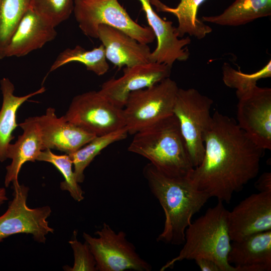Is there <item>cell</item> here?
Returning a JSON list of instances; mask_svg holds the SVG:
<instances>
[{
    "instance_id": "obj_1",
    "label": "cell",
    "mask_w": 271,
    "mask_h": 271,
    "mask_svg": "<svg viewBox=\"0 0 271 271\" xmlns=\"http://www.w3.org/2000/svg\"><path fill=\"white\" fill-rule=\"evenodd\" d=\"M201 163L189 177L199 190L229 203L236 192L255 178L263 149L256 145L233 118L216 110L204 137Z\"/></svg>"
},
{
    "instance_id": "obj_2",
    "label": "cell",
    "mask_w": 271,
    "mask_h": 271,
    "mask_svg": "<svg viewBox=\"0 0 271 271\" xmlns=\"http://www.w3.org/2000/svg\"><path fill=\"white\" fill-rule=\"evenodd\" d=\"M143 173L165 216L163 230L157 240L176 245L183 244L185 230L193 216L204 206L209 196L196 188L189 176H168L150 163L144 167Z\"/></svg>"
},
{
    "instance_id": "obj_3",
    "label": "cell",
    "mask_w": 271,
    "mask_h": 271,
    "mask_svg": "<svg viewBox=\"0 0 271 271\" xmlns=\"http://www.w3.org/2000/svg\"><path fill=\"white\" fill-rule=\"evenodd\" d=\"M128 151L172 177L189 176L194 167L178 119L173 114L134 133Z\"/></svg>"
},
{
    "instance_id": "obj_4",
    "label": "cell",
    "mask_w": 271,
    "mask_h": 271,
    "mask_svg": "<svg viewBox=\"0 0 271 271\" xmlns=\"http://www.w3.org/2000/svg\"><path fill=\"white\" fill-rule=\"evenodd\" d=\"M229 211L218 201L204 214L191 222L185 232L184 246L178 255L160 269L172 268L178 261L208 258L215 261L220 271H236L228 261L231 247L228 230Z\"/></svg>"
},
{
    "instance_id": "obj_5",
    "label": "cell",
    "mask_w": 271,
    "mask_h": 271,
    "mask_svg": "<svg viewBox=\"0 0 271 271\" xmlns=\"http://www.w3.org/2000/svg\"><path fill=\"white\" fill-rule=\"evenodd\" d=\"M73 13L80 29L89 37L98 39L99 26L106 25L141 43H152L156 38L152 29L133 21L118 0H74Z\"/></svg>"
},
{
    "instance_id": "obj_6",
    "label": "cell",
    "mask_w": 271,
    "mask_h": 271,
    "mask_svg": "<svg viewBox=\"0 0 271 271\" xmlns=\"http://www.w3.org/2000/svg\"><path fill=\"white\" fill-rule=\"evenodd\" d=\"M179 88L177 83L168 77L152 86L131 92L122 108L128 133L133 135L173 114Z\"/></svg>"
},
{
    "instance_id": "obj_7",
    "label": "cell",
    "mask_w": 271,
    "mask_h": 271,
    "mask_svg": "<svg viewBox=\"0 0 271 271\" xmlns=\"http://www.w3.org/2000/svg\"><path fill=\"white\" fill-rule=\"evenodd\" d=\"M213 101L193 88H179L173 114L178 119L194 168L202 161L204 137L211 120Z\"/></svg>"
},
{
    "instance_id": "obj_8",
    "label": "cell",
    "mask_w": 271,
    "mask_h": 271,
    "mask_svg": "<svg viewBox=\"0 0 271 271\" xmlns=\"http://www.w3.org/2000/svg\"><path fill=\"white\" fill-rule=\"evenodd\" d=\"M93 237L84 232L83 237L87 243L96 261L99 271H150L151 265L143 259L134 245L126 238L122 231L116 232L104 223L100 230Z\"/></svg>"
},
{
    "instance_id": "obj_9",
    "label": "cell",
    "mask_w": 271,
    "mask_h": 271,
    "mask_svg": "<svg viewBox=\"0 0 271 271\" xmlns=\"http://www.w3.org/2000/svg\"><path fill=\"white\" fill-rule=\"evenodd\" d=\"M63 117L96 136L125 127L122 108L112 103L99 90L74 96Z\"/></svg>"
},
{
    "instance_id": "obj_10",
    "label": "cell",
    "mask_w": 271,
    "mask_h": 271,
    "mask_svg": "<svg viewBox=\"0 0 271 271\" xmlns=\"http://www.w3.org/2000/svg\"><path fill=\"white\" fill-rule=\"evenodd\" d=\"M13 186L14 198L0 216V242L11 235L26 233L32 234L35 241L45 243L46 235L54 231L47 221L52 212L50 207L29 208L27 204L29 188L19 182Z\"/></svg>"
},
{
    "instance_id": "obj_11",
    "label": "cell",
    "mask_w": 271,
    "mask_h": 271,
    "mask_svg": "<svg viewBox=\"0 0 271 271\" xmlns=\"http://www.w3.org/2000/svg\"><path fill=\"white\" fill-rule=\"evenodd\" d=\"M238 99V125L256 145L270 150L271 89L256 85Z\"/></svg>"
},
{
    "instance_id": "obj_12",
    "label": "cell",
    "mask_w": 271,
    "mask_h": 271,
    "mask_svg": "<svg viewBox=\"0 0 271 271\" xmlns=\"http://www.w3.org/2000/svg\"><path fill=\"white\" fill-rule=\"evenodd\" d=\"M172 67L154 62L125 67L121 76L103 82L99 91L112 103L122 108L131 92L150 87L170 77Z\"/></svg>"
},
{
    "instance_id": "obj_13",
    "label": "cell",
    "mask_w": 271,
    "mask_h": 271,
    "mask_svg": "<svg viewBox=\"0 0 271 271\" xmlns=\"http://www.w3.org/2000/svg\"><path fill=\"white\" fill-rule=\"evenodd\" d=\"M228 230L232 241L271 230V192L252 194L229 211Z\"/></svg>"
},
{
    "instance_id": "obj_14",
    "label": "cell",
    "mask_w": 271,
    "mask_h": 271,
    "mask_svg": "<svg viewBox=\"0 0 271 271\" xmlns=\"http://www.w3.org/2000/svg\"><path fill=\"white\" fill-rule=\"evenodd\" d=\"M138 1L157 40V47L150 56V62L172 67L176 61H186L190 55L186 48L191 43L189 37L179 38L173 22L161 18L153 9L150 0Z\"/></svg>"
},
{
    "instance_id": "obj_15",
    "label": "cell",
    "mask_w": 271,
    "mask_h": 271,
    "mask_svg": "<svg viewBox=\"0 0 271 271\" xmlns=\"http://www.w3.org/2000/svg\"><path fill=\"white\" fill-rule=\"evenodd\" d=\"M35 117L41 133L43 150L55 149L70 154L96 137L66 120L63 116L58 117L55 108L51 107L45 114Z\"/></svg>"
},
{
    "instance_id": "obj_16",
    "label": "cell",
    "mask_w": 271,
    "mask_h": 271,
    "mask_svg": "<svg viewBox=\"0 0 271 271\" xmlns=\"http://www.w3.org/2000/svg\"><path fill=\"white\" fill-rule=\"evenodd\" d=\"M97 33L106 59L118 68L150 62L152 52L148 44L140 43L123 31L106 25H99Z\"/></svg>"
},
{
    "instance_id": "obj_17",
    "label": "cell",
    "mask_w": 271,
    "mask_h": 271,
    "mask_svg": "<svg viewBox=\"0 0 271 271\" xmlns=\"http://www.w3.org/2000/svg\"><path fill=\"white\" fill-rule=\"evenodd\" d=\"M57 35L55 28L30 7L12 36L4 51L3 58L26 56L54 40Z\"/></svg>"
},
{
    "instance_id": "obj_18",
    "label": "cell",
    "mask_w": 271,
    "mask_h": 271,
    "mask_svg": "<svg viewBox=\"0 0 271 271\" xmlns=\"http://www.w3.org/2000/svg\"><path fill=\"white\" fill-rule=\"evenodd\" d=\"M228 261L236 271L271 270V230L253 234L238 241H233Z\"/></svg>"
},
{
    "instance_id": "obj_19",
    "label": "cell",
    "mask_w": 271,
    "mask_h": 271,
    "mask_svg": "<svg viewBox=\"0 0 271 271\" xmlns=\"http://www.w3.org/2000/svg\"><path fill=\"white\" fill-rule=\"evenodd\" d=\"M23 133L19 136L14 144L8 148V158L11 164L6 167L5 185L8 187L11 183L18 182V176L22 166L27 162H34L43 146L40 129L35 116L26 118L19 124Z\"/></svg>"
},
{
    "instance_id": "obj_20",
    "label": "cell",
    "mask_w": 271,
    "mask_h": 271,
    "mask_svg": "<svg viewBox=\"0 0 271 271\" xmlns=\"http://www.w3.org/2000/svg\"><path fill=\"white\" fill-rule=\"evenodd\" d=\"M3 103L0 110V162L8 158V148L15 138L13 132L19 126L16 120L17 112L20 107L30 98L46 91L45 87L23 96L14 94L15 86L8 78L0 81Z\"/></svg>"
},
{
    "instance_id": "obj_21",
    "label": "cell",
    "mask_w": 271,
    "mask_h": 271,
    "mask_svg": "<svg viewBox=\"0 0 271 271\" xmlns=\"http://www.w3.org/2000/svg\"><path fill=\"white\" fill-rule=\"evenodd\" d=\"M271 15V0H235L220 14L203 16V22L236 27Z\"/></svg>"
},
{
    "instance_id": "obj_22",
    "label": "cell",
    "mask_w": 271,
    "mask_h": 271,
    "mask_svg": "<svg viewBox=\"0 0 271 271\" xmlns=\"http://www.w3.org/2000/svg\"><path fill=\"white\" fill-rule=\"evenodd\" d=\"M206 0H181L176 8H171L159 0H150L151 4L156 7L158 12H163L174 15L178 20L176 28L179 38L185 34L202 39L212 31L208 25L197 17L199 7Z\"/></svg>"
},
{
    "instance_id": "obj_23",
    "label": "cell",
    "mask_w": 271,
    "mask_h": 271,
    "mask_svg": "<svg viewBox=\"0 0 271 271\" xmlns=\"http://www.w3.org/2000/svg\"><path fill=\"white\" fill-rule=\"evenodd\" d=\"M71 62L83 64L88 71L97 76L103 75L109 68L105 57V49L102 44L91 50H87L81 46L77 45L73 48H67L61 52L51 65L49 72Z\"/></svg>"
},
{
    "instance_id": "obj_24",
    "label": "cell",
    "mask_w": 271,
    "mask_h": 271,
    "mask_svg": "<svg viewBox=\"0 0 271 271\" xmlns=\"http://www.w3.org/2000/svg\"><path fill=\"white\" fill-rule=\"evenodd\" d=\"M124 127L108 134L96 136L85 145L68 154L74 166V172L78 183L84 180V172L94 158L110 144L125 139L128 134Z\"/></svg>"
},
{
    "instance_id": "obj_25",
    "label": "cell",
    "mask_w": 271,
    "mask_h": 271,
    "mask_svg": "<svg viewBox=\"0 0 271 271\" xmlns=\"http://www.w3.org/2000/svg\"><path fill=\"white\" fill-rule=\"evenodd\" d=\"M31 0H0V59Z\"/></svg>"
},
{
    "instance_id": "obj_26",
    "label": "cell",
    "mask_w": 271,
    "mask_h": 271,
    "mask_svg": "<svg viewBox=\"0 0 271 271\" xmlns=\"http://www.w3.org/2000/svg\"><path fill=\"white\" fill-rule=\"evenodd\" d=\"M37 161L48 162L54 166L64 178V181L60 183L61 189L68 191L76 201L84 199V192L76 181L72 169L73 162L68 154L56 155L47 149L40 152Z\"/></svg>"
},
{
    "instance_id": "obj_27",
    "label": "cell",
    "mask_w": 271,
    "mask_h": 271,
    "mask_svg": "<svg viewBox=\"0 0 271 271\" xmlns=\"http://www.w3.org/2000/svg\"><path fill=\"white\" fill-rule=\"evenodd\" d=\"M222 80L226 86L236 89L237 98L246 93L257 85V82L271 77V60L261 69L252 73H243L232 67L227 63L222 67Z\"/></svg>"
},
{
    "instance_id": "obj_28",
    "label": "cell",
    "mask_w": 271,
    "mask_h": 271,
    "mask_svg": "<svg viewBox=\"0 0 271 271\" xmlns=\"http://www.w3.org/2000/svg\"><path fill=\"white\" fill-rule=\"evenodd\" d=\"M30 7L55 28L69 19L73 12L74 0H31Z\"/></svg>"
},
{
    "instance_id": "obj_29",
    "label": "cell",
    "mask_w": 271,
    "mask_h": 271,
    "mask_svg": "<svg viewBox=\"0 0 271 271\" xmlns=\"http://www.w3.org/2000/svg\"><path fill=\"white\" fill-rule=\"evenodd\" d=\"M77 232L74 231L73 236L69 243L74 254V263L72 267L68 265L64 268L67 271H95L96 261L87 243H84L77 240Z\"/></svg>"
},
{
    "instance_id": "obj_30",
    "label": "cell",
    "mask_w": 271,
    "mask_h": 271,
    "mask_svg": "<svg viewBox=\"0 0 271 271\" xmlns=\"http://www.w3.org/2000/svg\"><path fill=\"white\" fill-rule=\"evenodd\" d=\"M254 186L260 192H271V173H263L255 182Z\"/></svg>"
},
{
    "instance_id": "obj_31",
    "label": "cell",
    "mask_w": 271,
    "mask_h": 271,
    "mask_svg": "<svg viewBox=\"0 0 271 271\" xmlns=\"http://www.w3.org/2000/svg\"><path fill=\"white\" fill-rule=\"evenodd\" d=\"M194 260L202 271H220L217 264L211 259L200 257L196 258Z\"/></svg>"
},
{
    "instance_id": "obj_32",
    "label": "cell",
    "mask_w": 271,
    "mask_h": 271,
    "mask_svg": "<svg viewBox=\"0 0 271 271\" xmlns=\"http://www.w3.org/2000/svg\"><path fill=\"white\" fill-rule=\"evenodd\" d=\"M8 199L6 189L5 188H0V206Z\"/></svg>"
}]
</instances>
